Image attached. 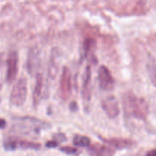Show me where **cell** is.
Returning a JSON list of instances; mask_svg holds the SVG:
<instances>
[{
	"instance_id": "obj_1",
	"label": "cell",
	"mask_w": 156,
	"mask_h": 156,
	"mask_svg": "<svg viewBox=\"0 0 156 156\" xmlns=\"http://www.w3.org/2000/svg\"><path fill=\"white\" fill-rule=\"evenodd\" d=\"M123 110L127 117H133L144 120L149 115V104L143 98L137 97L131 92H127L123 98Z\"/></svg>"
},
{
	"instance_id": "obj_2",
	"label": "cell",
	"mask_w": 156,
	"mask_h": 156,
	"mask_svg": "<svg viewBox=\"0 0 156 156\" xmlns=\"http://www.w3.org/2000/svg\"><path fill=\"white\" fill-rule=\"evenodd\" d=\"M49 123L32 117H17L14 120L12 129L21 134H37L40 131L49 127Z\"/></svg>"
},
{
	"instance_id": "obj_3",
	"label": "cell",
	"mask_w": 156,
	"mask_h": 156,
	"mask_svg": "<svg viewBox=\"0 0 156 156\" xmlns=\"http://www.w3.org/2000/svg\"><path fill=\"white\" fill-rule=\"evenodd\" d=\"M27 82L24 77L16 81L13 85L10 94V102L15 107H21L24 105L27 99Z\"/></svg>"
},
{
	"instance_id": "obj_4",
	"label": "cell",
	"mask_w": 156,
	"mask_h": 156,
	"mask_svg": "<svg viewBox=\"0 0 156 156\" xmlns=\"http://www.w3.org/2000/svg\"><path fill=\"white\" fill-rule=\"evenodd\" d=\"M73 91V82H72V73L69 69L64 66L62 70L59 81V94L63 101L70 98Z\"/></svg>"
},
{
	"instance_id": "obj_5",
	"label": "cell",
	"mask_w": 156,
	"mask_h": 156,
	"mask_svg": "<svg viewBox=\"0 0 156 156\" xmlns=\"http://www.w3.org/2000/svg\"><path fill=\"white\" fill-rule=\"evenodd\" d=\"M91 66L88 64L84 73L82 85V98L85 109L88 108L91 99Z\"/></svg>"
},
{
	"instance_id": "obj_6",
	"label": "cell",
	"mask_w": 156,
	"mask_h": 156,
	"mask_svg": "<svg viewBox=\"0 0 156 156\" xmlns=\"http://www.w3.org/2000/svg\"><path fill=\"white\" fill-rule=\"evenodd\" d=\"M101 106L102 109L109 118L115 119L120 115V103L115 96L109 95L104 98L101 102Z\"/></svg>"
},
{
	"instance_id": "obj_7",
	"label": "cell",
	"mask_w": 156,
	"mask_h": 156,
	"mask_svg": "<svg viewBox=\"0 0 156 156\" xmlns=\"http://www.w3.org/2000/svg\"><path fill=\"white\" fill-rule=\"evenodd\" d=\"M99 87L104 91H111L114 88V79L110 70L105 66H101L98 72Z\"/></svg>"
},
{
	"instance_id": "obj_8",
	"label": "cell",
	"mask_w": 156,
	"mask_h": 156,
	"mask_svg": "<svg viewBox=\"0 0 156 156\" xmlns=\"http://www.w3.org/2000/svg\"><path fill=\"white\" fill-rule=\"evenodd\" d=\"M4 149L7 151H14L16 149H39L41 144L34 142L19 140H7L3 143Z\"/></svg>"
},
{
	"instance_id": "obj_9",
	"label": "cell",
	"mask_w": 156,
	"mask_h": 156,
	"mask_svg": "<svg viewBox=\"0 0 156 156\" xmlns=\"http://www.w3.org/2000/svg\"><path fill=\"white\" fill-rule=\"evenodd\" d=\"M6 81L11 84L15 81L18 71V56L16 51H11L7 58Z\"/></svg>"
},
{
	"instance_id": "obj_10",
	"label": "cell",
	"mask_w": 156,
	"mask_h": 156,
	"mask_svg": "<svg viewBox=\"0 0 156 156\" xmlns=\"http://www.w3.org/2000/svg\"><path fill=\"white\" fill-rule=\"evenodd\" d=\"M41 65L40 52L37 48H32L29 51L27 60V69L29 74L34 75Z\"/></svg>"
},
{
	"instance_id": "obj_11",
	"label": "cell",
	"mask_w": 156,
	"mask_h": 156,
	"mask_svg": "<svg viewBox=\"0 0 156 156\" xmlns=\"http://www.w3.org/2000/svg\"><path fill=\"white\" fill-rule=\"evenodd\" d=\"M105 143L109 145L111 147L117 149H129L135 145V142L129 139L123 138H111V139H102Z\"/></svg>"
},
{
	"instance_id": "obj_12",
	"label": "cell",
	"mask_w": 156,
	"mask_h": 156,
	"mask_svg": "<svg viewBox=\"0 0 156 156\" xmlns=\"http://www.w3.org/2000/svg\"><path fill=\"white\" fill-rule=\"evenodd\" d=\"M43 86H44V82H43V77L41 73H37L36 75V82H35L34 88L33 91V105L34 107H37L40 104V101L42 98L43 93Z\"/></svg>"
},
{
	"instance_id": "obj_13",
	"label": "cell",
	"mask_w": 156,
	"mask_h": 156,
	"mask_svg": "<svg viewBox=\"0 0 156 156\" xmlns=\"http://www.w3.org/2000/svg\"><path fill=\"white\" fill-rule=\"evenodd\" d=\"M88 153L91 156H113V150L109 147L100 144H94L88 148Z\"/></svg>"
},
{
	"instance_id": "obj_14",
	"label": "cell",
	"mask_w": 156,
	"mask_h": 156,
	"mask_svg": "<svg viewBox=\"0 0 156 156\" xmlns=\"http://www.w3.org/2000/svg\"><path fill=\"white\" fill-rule=\"evenodd\" d=\"M53 53H51L50 59V64H49V76L51 79H55L56 74L58 73V62H57V53H56V50H53Z\"/></svg>"
},
{
	"instance_id": "obj_15",
	"label": "cell",
	"mask_w": 156,
	"mask_h": 156,
	"mask_svg": "<svg viewBox=\"0 0 156 156\" xmlns=\"http://www.w3.org/2000/svg\"><path fill=\"white\" fill-rule=\"evenodd\" d=\"M73 144L79 147H89L91 140L83 135H76L73 138Z\"/></svg>"
},
{
	"instance_id": "obj_16",
	"label": "cell",
	"mask_w": 156,
	"mask_h": 156,
	"mask_svg": "<svg viewBox=\"0 0 156 156\" xmlns=\"http://www.w3.org/2000/svg\"><path fill=\"white\" fill-rule=\"evenodd\" d=\"M146 69H147L148 74L150 78L151 82L156 87V65L154 62H150L146 66Z\"/></svg>"
},
{
	"instance_id": "obj_17",
	"label": "cell",
	"mask_w": 156,
	"mask_h": 156,
	"mask_svg": "<svg viewBox=\"0 0 156 156\" xmlns=\"http://www.w3.org/2000/svg\"><path fill=\"white\" fill-rule=\"evenodd\" d=\"M95 47V41L91 38L86 39L84 42V52H85V56H87L90 54L93 49Z\"/></svg>"
},
{
	"instance_id": "obj_18",
	"label": "cell",
	"mask_w": 156,
	"mask_h": 156,
	"mask_svg": "<svg viewBox=\"0 0 156 156\" xmlns=\"http://www.w3.org/2000/svg\"><path fill=\"white\" fill-rule=\"evenodd\" d=\"M61 152H64V153L67 154V155H78L79 153V150L76 148L71 147V146H62L59 149Z\"/></svg>"
},
{
	"instance_id": "obj_19",
	"label": "cell",
	"mask_w": 156,
	"mask_h": 156,
	"mask_svg": "<svg viewBox=\"0 0 156 156\" xmlns=\"http://www.w3.org/2000/svg\"><path fill=\"white\" fill-rule=\"evenodd\" d=\"M53 139H54V140L57 141L58 143H59V142H60L61 143V142H64L66 140V137L62 133H58V134H56V135H54L53 136Z\"/></svg>"
},
{
	"instance_id": "obj_20",
	"label": "cell",
	"mask_w": 156,
	"mask_h": 156,
	"mask_svg": "<svg viewBox=\"0 0 156 156\" xmlns=\"http://www.w3.org/2000/svg\"><path fill=\"white\" fill-rule=\"evenodd\" d=\"M58 145H59V143H58L57 141H56V140H53V141H49L46 143V146H47V148H50V149L57 147Z\"/></svg>"
},
{
	"instance_id": "obj_21",
	"label": "cell",
	"mask_w": 156,
	"mask_h": 156,
	"mask_svg": "<svg viewBox=\"0 0 156 156\" xmlns=\"http://www.w3.org/2000/svg\"><path fill=\"white\" fill-rule=\"evenodd\" d=\"M7 126V123L4 119L0 118V129H5Z\"/></svg>"
},
{
	"instance_id": "obj_22",
	"label": "cell",
	"mask_w": 156,
	"mask_h": 156,
	"mask_svg": "<svg viewBox=\"0 0 156 156\" xmlns=\"http://www.w3.org/2000/svg\"><path fill=\"white\" fill-rule=\"evenodd\" d=\"M146 156H156V149H152L148 152Z\"/></svg>"
},
{
	"instance_id": "obj_23",
	"label": "cell",
	"mask_w": 156,
	"mask_h": 156,
	"mask_svg": "<svg viewBox=\"0 0 156 156\" xmlns=\"http://www.w3.org/2000/svg\"><path fill=\"white\" fill-rule=\"evenodd\" d=\"M0 102H1V99H0Z\"/></svg>"
}]
</instances>
